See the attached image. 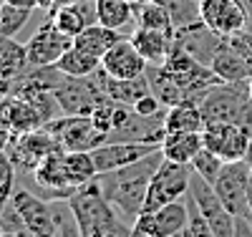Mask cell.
Listing matches in <instances>:
<instances>
[{
    "mask_svg": "<svg viewBox=\"0 0 252 237\" xmlns=\"http://www.w3.org/2000/svg\"><path fill=\"white\" fill-rule=\"evenodd\" d=\"M161 159H164L161 149H157V152H152L149 157H144V159H139L129 167L103 171V174H98L94 179L96 187L101 189V195L111 202V207L121 214V220L129 222L131 227H134L136 217L141 214V207H144V200H146V189H149L152 177L159 169Z\"/></svg>",
    "mask_w": 252,
    "mask_h": 237,
    "instance_id": "cell-1",
    "label": "cell"
},
{
    "mask_svg": "<svg viewBox=\"0 0 252 237\" xmlns=\"http://www.w3.org/2000/svg\"><path fill=\"white\" fill-rule=\"evenodd\" d=\"M66 202L76 217L81 237H131L134 235L131 225L121 220V214L101 195L96 182L76 189L71 200Z\"/></svg>",
    "mask_w": 252,
    "mask_h": 237,
    "instance_id": "cell-2",
    "label": "cell"
},
{
    "mask_svg": "<svg viewBox=\"0 0 252 237\" xmlns=\"http://www.w3.org/2000/svg\"><path fill=\"white\" fill-rule=\"evenodd\" d=\"M192 174H194L192 164H179V162H172V159L164 157L161 164H159V169L154 171L149 189H146V200H144L141 214L154 212V209H159L164 204L177 202L184 195H189Z\"/></svg>",
    "mask_w": 252,
    "mask_h": 237,
    "instance_id": "cell-3",
    "label": "cell"
},
{
    "mask_svg": "<svg viewBox=\"0 0 252 237\" xmlns=\"http://www.w3.org/2000/svg\"><path fill=\"white\" fill-rule=\"evenodd\" d=\"M46 129L58 139L61 149H66V152H94L96 146L109 141V136L101 129H96L91 116L83 114H63L61 119H51Z\"/></svg>",
    "mask_w": 252,
    "mask_h": 237,
    "instance_id": "cell-4",
    "label": "cell"
},
{
    "mask_svg": "<svg viewBox=\"0 0 252 237\" xmlns=\"http://www.w3.org/2000/svg\"><path fill=\"white\" fill-rule=\"evenodd\" d=\"M252 169L245 159L240 162H224L222 171L215 179V192L222 200V204L235 214V217H250V204H247V187H250Z\"/></svg>",
    "mask_w": 252,
    "mask_h": 237,
    "instance_id": "cell-5",
    "label": "cell"
},
{
    "mask_svg": "<svg viewBox=\"0 0 252 237\" xmlns=\"http://www.w3.org/2000/svg\"><path fill=\"white\" fill-rule=\"evenodd\" d=\"M187 227H189V207L182 200H177L154 212L139 214L131 230L139 237H177Z\"/></svg>",
    "mask_w": 252,
    "mask_h": 237,
    "instance_id": "cell-6",
    "label": "cell"
},
{
    "mask_svg": "<svg viewBox=\"0 0 252 237\" xmlns=\"http://www.w3.org/2000/svg\"><path fill=\"white\" fill-rule=\"evenodd\" d=\"M13 207L18 209L20 220L28 227V232L33 237H58V227H56V212L51 200L33 195L28 189H15L13 195Z\"/></svg>",
    "mask_w": 252,
    "mask_h": 237,
    "instance_id": "cell-7",
    "label": "cell"
},
{
    "mask_svg": "<svg viewBox=\"0 0 252 237\" xmlns=\"http://www.w3.org/2000/svg\"><path fill=\"white\" fill-rule=\"evenodd\" d=\"M56 149H61L58 139L48 132L46 126H40V129H35V132L13 136V141L8 146V154H10L18 171H35V167L51 152H56Z\"/></svg>",
    "mask_w": 252,
    "mask_h": 237,
    "instance_id": "cell-8",
    "label": "cell"
},
{
    "mask_svg": "<svg viewBox=\"0 0 252 237\" xmlns=\"http://www.w3.org/2000/svg\"><path fill=\"white\" fill-rule=\"evenodd\" d=\"M199 18L209 31L222 38L245 31L250 23L242 0H199Z\"/></svg>",
    "mask_w": 252,
    "mask_h": 237,
    "instance_id": "cell-9",
    "label": "cell"
},
{
    "mask_svg": "<svg viewBox=\"0 0 252 237\" xmlns=\"http://www.w3.org/2000/svg\"><path fill=\"white\" fill-rule=\"evenodd\" d=\"M204 136V146L212 149L215 154H220L224 162H240L247 154V146L252 134L247 132L245 126L232 124V121H215L207 124L202 129Z\"/></svg>",
    "mask_w": 252,
    "mask_h": 237,
    "instance_id": "cell-10",
    "label": "cell"
},
{
    "mask_svg": "<svg viewBox=\"0 0 252 237\" xmlns=\"http://www.w3.org/2000/svg\"><path fill=\"white\" fill-rule=\"evenodd\" d=\"M73 46V38L68 33H63L53 20L40 26L26 43V51H28V63L35 66H56L61 61V56L66 53Z\"/></svg>",
    "mask_w": 252,
    "mask_h": 237,
    "instance_id": "cell-11",
    "label": "cell"
},
{
    "mask_svg": "<svg viewBox=\"0 0 252 237\" xmlns=\"http://www.w3.org/2000/svg\"><path fill=\"white\" fill-rule=\"evenodd\" d=\"M33 179H35L38 189L43 192L40 197H46L51 202H66V200H71V195L76 192V187H73V182L68 177L66 162H63V149L51 152L43 162L35 167Z\"/></svg>",
    "mask_w": 252,
    "mask_h": 237,
    "instance_id": "cell-12",
    "label": "cell"
},
{
    "mask_svg": "<svg viewBox=\"0 0 252 237\" xmlns=\"http://www.w3.org/2000/svg\"><path fill=\"white\" fill-rule=\"evenodd\" d=\"M159 146H152V144H141V141H106L94 149V162H96V169L98 174L103 171H114V169H121V167H129L144 157H149L152 152H157Z\"/></svg>",
    "mask_w": 252,
    "mask_h": 237,
    "instance_id": "cell-13",
    "label": "cell"
},
{
    "mask_svg": "<svg viewBox=\"0 0 252 237\" xmlns=\"http://www.w3.org/2000/svg\"><path fill=\"white\" fill-rule=\"evenodd\" d=\"M174 43L177 46H182L187 53H192L199 63H204V66H209L215 58V53L220 51V46L224 43L222 35H217L215 31H209L202 18L194 20V23H187V26H179L177 33H174Z\"/></svg>",
    "mask_w": 252,
    "mask_h": 237,
    "instance_id": "cell-14",
    "label": "cell"
},
{
    "mask_svg": "<svg viewBox=\"0 0 252 237\" xmlns=\"http://www.w3.org/2000/svg\"><path fill=\"white\" fill-rule=\"evenodd\" d=\"M101 68L111 78H139V76L146 73V68H149V61L136 51L131 38H121L109 48V53L101 58Z\"/></svg>",
    "mask_w": 252,
    "mask_h": 237,
    "instance_id": "cell-15",
    "label": "cell"
},
{
    "mask_svg": "<svg viewBox=\"0 0 252 237\" xmlns=\"http://www.w3.org/2000/svg\"><path fill=\"white\" fill-rule=\"evenodd\" d=\"M131 43H134L136 51L146 61L154 63V66H159V63H164L166 56H169L174 35L164 33V31H157V28H141V26H136L134 33H131Z\"/></svg>",
    "mask_w": 252,
    "mask_h": 237,
    "instance_id": "cell-16",
    "label": "cell"
},
{
    "mask_svg": "<svg viewBox=\"0 0 252 237\" xmlns=\"http://www.w3.org/2000/svg\"><path fill=\"white\" fill-rule=\"evenodd\" d=\"M209 68H212L220 76V81H224V83H242V81H247L252 76V66L232 46H229L227 38H224V43L220 46V51L215 53L212 63H209Z\"/></svg>",
    "mask_w": 252,
    "mask_h": 237,
    "instance_id": "cell-17",
    "label": "cell"
},
{
    "mask_svg": "<svg viewBox=\"0 0 252 237\" xmlns=\"http://www.w3.org/2000/svg\"><path fill=\"white\" fill-rule=\"evenodd\" d=\"M204 149L202 132H166L161 141V154L179 164H192V159Z\"/></svg>",
    "mask_w": 252,
    "mask_h": 237,
    "instance_id": "cell-18",
    "label": "cell"
},
{
    "mask_svg": "<svg viewBox=\"0 0 252 237\" xmlns=\"http://www.w3.org/2000/svg\"><path fill=\"white\" fill-rule=\"evenodd\" d=\"M101 81H103V89H106V96L111 101H119V103H126V106H134L144 94L152 91L146 73L139 76V78H111L101 68Z\"/></svg>",
    "mask_w": 252,
    "mask_h": 237,
    "instance_id": "cell-19",
    "label": "cell"
},
{
    "mask_svg": "<svg viewBox=\"0 0 252 237\" xmlns=\"http://www.w3.org/2000/svg\"><path fill=\"white\" fill-rule=\"evenodd\" d=\"M134 20L141 28H157V31H164L169 35L177 33V23H174L169 8L161 5L159 0H136L134 3Z\"/></svg>",
    "mask_w": 252,
    "mask_h": 237,
    "instance_id": "cell-20",
    "label": "cell"
},
{
    "mask_svg": "<svg viewBox=\"0 0 252 237\" xmlns=\"http://www.w3.org/2000/svg\"><path fill=\"white\" fill-rule=\"evenodd\" d=\"M116 40H121V33H119V31L96 23V26L83 28V31L73 38V46L81 48V51H86V53H91V56H96V58H103Z\"/></svg>",
    "mask_w": 252,
    "mask_h": 237,
    "instance_id": "cell-21",
    "label": "cell"
},
{
    "mask_svg": "<svg viewBox=\"0 0 252 237\" xmlns=\"http://www.w3.org/2000/svg\"><path fill=\"white\" fill-rule=\"evenodd\" d=\"M146 78H149L152 91L159 96V101L166 106V109H169V106H177V103H184V101H187L184 89L174 81V76L166 71L161 63H159V66L149 63V68H146Z\"/></svg>",
    "mask_w": 252,
    "mask_h": 237,
    "instance_id": "cell-22",
    "label": "cell"
},
{
    "mask_svg": "<svg viewBox=\"0 0 252 237\" xmlns=\"http://www.w3.org/2000/svg\"><path fill=\"white\" fill-rule=\"evenodd\" d=\"M164 126H166V132H202L207 126V121H204L199 103L184 101V103H177V106L166 109Z\"/></svg>",
    "mask_w": 252,
    "mask_h": 237,
    "instance_id": "cell-23",
    "label": "cell"
},
{
    "mask_svg": "<svg viewBox=\"0 0 252 237\" xmlns=\"http://www.w3.org/2000/svg\"><path fill=\"white\" fill-rule=\"evenodd\" d=\"M28 63V51L23 43H18L13 35H0V81L18 78L26 71Z\"/></svg>",
    "mask_w": 252,
    "mask_h": 237,
    "instance_id": "cell-24",
    "label": "cell"
},
{
    "mask_svg": "<svg viewBox=\"0 0 252 237\" xmlns=\"http://www.w3.org/2000/svg\"><path fill=\"white\" fill-rule=\"evenodd\" d=\"M56 66L66 73V76H73V78H86V76H94L98 68H101V58L81 51L76 46H71L66 53L61 56V61Z\"/></svg>",
    "mask_w": 252,
    "mask_h": 237,
    "instance_id": "cell-25",
    "label": "cell"
},
{
    "mask_svg": "<svg viewBox=\"0 0 252 237\" xmlns=\"http://www.w3.org/2000/svg\"><path fill=\"white\" fill-rule=\"evenodd\" d=\"M134 20V3L131 0H98V23L121 31Z\"/></svg>",
    "mask_w": 252,
    "mask_h": 237,
    "instance_id": "cell-26",
    "label": "cell"
},
{
    "mask_svg": "<svg viewBox=\"0 0 252 237\" xmlns=\"http://www.w3.org/2000/svg\"><path fill=\"white\" fill-rule=\"evenodd\" d=\"M31 13H33V8H20V5L5 3L3 13H0V35L15 38V33H20V28L31 20Z\"/></svg>",
    "mask_w": 252,
    "mask_h": 237,
    "instance_id": "cell-27",
    "label": "cell"
},
{
    "mask_svg": "<svg viewBox=\"0 0 252 237\" xmlns=\"http://www.w3.org/2000/svg\"><path fill=\"white\" fill-rule=\"evenodd\" d=\"M51 20L63 33H68L71 38H76L83 28H86V23H83V18H81V13L73 3L71 5H58L56 10H51Z\"/></svg>",
    "mask_w": 252,
    "mask_h": 237,
    "instance_id": "cell-28",
    "label": "cell"
},
{
    "mask_svg": "<svg viewBox=\"0 0 252 237\" xmlns=\"http://www.w3.org/2000/svg\"><path fill=\"white\" fill-rule=\"evenodd\" d=\"M222 167H224V159L220 157V154H215L212 149H202V152L192 159V169H194V174H199L202 179H207L209 184H215V179H217V174L222 171Z\"/></svg>",
    "mask_w": 252,
    "mask_h": 237,
    "instance_id": "cell-29",
    "label": "cell"
},
{
    "mask_svg": "<svg viewBox=\"0 0 252 237\" xmlns=\"http://www.w3.org/2000/svg\"><path fill=\"white\" fill-rule=\"evenodd\" d=\"M15 164L10 159L8 152L0 154V214H3V209L10 204L13 195H15Z\"/></svg>",
    "mask_w": 252,
    "mask_h": 237,
    "instance_id": "cell-30",
    "label": "cell"
},
{
    "mask_svg": "<svg viewBox=\"0 0 252 237\" xmlns=\"http://www.w3.org/2000/svg\"><path fill=\"white\" fill-rule=\"evenodd\" d=\"M159 3L169 8L177 28L199 20V0H159Z\"/></svg>",
    "mask_w": 252,
    "mask_h": 237,
    "instance_id": "cell-31",
    "label": "cell"
},
{
    "mask_svg": "<svg viewBox=\"0 0 252 237\" xmlns=\"http://www.w3.org/2000/svg\"><path fill=\"white\" fill-rule=\"evenodd\" d=\"M89 116L96 124V129H101V132L109 136L114 132V126H116V101H111V99L101 101L98 106H94V111Z\"/></svg>",
    "mask_w": 252,
    "mask_h": 237,
    "instance_id": "cell-32",
    "label": "cell"
},
{
    "mask_svg": "<svg viewBox=\"0 0 252 237\" xmlns=\"http://www.w3.org/2000/svg\"><path fill=\"white\" fill-rule=\"evenodd\" d=\"M134 111L141 114V116H149V119H164L166 106L159 101V96H157L154 91H149V94H144V96L134 103Z\"/></svg>",
    "mask_w": 252,
    "mask_h": 237,
    "instance_id": "cell-33",
    "label": "cell"
},
{
    "mask_svg": "<svg viewBox=\"0 0 252 237\" xmlns=\"http://www.w3.org/2000/svg\"><path fill=\"white\" fill-rule=\"evenodd\" d=\"M227 43L252 66V31H250V28H245V31H240V33H232V35L227 38Z\"/></svg>",
    "mask_w": 252,
    "mask_h": 237,
    "instance_id": "cell-34",
    "label": "cell"
},
{
    "mask_svg": "<svg viewBox=\"0 0 252 237\" xmlns=\"http://www.w3.org/2000/svg\"><path fill=\"white\" fill-rule=\"evenodd\" d=\"M235 232H237V237H252V220L250 217H235Z\"/></svg>",
    "mask_w": 252,
    "mask_h": 237,
    "instance_id": "cell-35",
    "label": "cell"
},
{
    "mask_svg": "<svg viewBox=\"0 0 252 237\" xmlns=\"http://www.w3.org/2000/svg\"><path fill=\"white\" fill-rule=\"evenodd\" d=\"M10 141H13V132H10L8 126H3V124H0V154H3V152H8Z\"/></svg>",
    "mask_w": 252,
    "mask_h": 237,
    "instance_id": "cell-36",
    "label": "cell"
},
{
    "mask_svg": "<svg viewBox=\"0 0 252 237\" xmlns=\"http://www.w3.org/2000/svg\"><path fill=\"white\" fill-rule=\"evenodd\" d=\"M5 3H10V5H20V8H38V0H5Z\"/></svg>",
    "mask_w": 252,
    "mask_h": 237,
    "instance_id": "cell-37",
    "label": "cell"
},
{
    "mask_svg": "<svg viewBox=\"0 0 252 237\" xmlns=\"http://www.w3.org/2000/svg\"><path fill=\"white\" fill-rule=\"evenodd\" d=\"M3 237H33V235L28 230H5Z\"/></svg>",
    "mask_w": 252,
    "mask_h": 237,
    "instance_id": "cell-38",
    "label": "cell"
},
{
    "mask_svg": "<svg viewBox=\"0 0 252 237\" xmlns=\"http://www.w3.org/2000/svg\"><path fill=\"white\" fill-rule=\"evenodd\" d=\"M245 162L250 164V169H252V139H250V146H247V154H245Z\"/></svg>",
    "mask_w": 252,
    "mask_h": 237,
    "instance_id": "cell-39",
    "label": "cell"
},
{
    "mask_svg": "<svg viewBox=\"0 0 252 237\" xmlns=\"http://www.w3.org/2000/svg\"><path fill=\"white\" fill-rule=\"evenodd\" d=\"M247 204H250V214H252V177H250V187H247Z\"/></svg>",
    "mask_w": 252,
    "mask_h": 237,
    "instance_id": "cell-40",
    "label": "cell"
},
{
    "mask_svg": "<svg viewBox=\"0 0 252 237\" xmlns=\"http://www.w3.org/2000/svg\"><path fill=\"white\" fill-rule=\"evenodd\" d=\"M245 86H247V94H250V99H252V76L245 81Z\"/></svg>",
    "mask_w": 252,
    "mask_h": 237,
    "instance_id": "cell-41",
    "label": "cell"
},
{
    "mask_svg": "<svg viewBox=\"0 0 252 237\" xmlns=\"http://www.w3.org/2000/svg\"><path fill=\"white\" fill-rule=\"evenodd\" d=\"M3 235H5V227H3V225H0V237H3Z\"/></svg>",
    "mask_w": 252,
    "mask_h": 237,
    "instance_id": "cell-42",
    "label": "cell"
},
{
    "mask_svg": "<svg viewBox=\"0 0 252 237\" xmlns=\"http://www.w3.org/2000/svg\"><path fill=\"white\" fill-rule=\"evenodd\" d=\"M3 5H5V0H0V13H3Z\"/></svg>",
    "mask_w": 252,
    "mask_h": 237,
    "instance_id": "cell-43",
    "label": "cell"
},
{
    "mask_svg": "<svg viewBox=\"0 0 252 237\" xmlns=\"http://www.w3.org/2000/svg\"><path fill=\"white\" fill-rule=\"evenodd\" d=\"M0 86H3V81H0Z\"/></svg>",
    "mask_w": 252,
    "mask_h": 237,
    "instance_id": "cell-44",
    "label": "cell"
}]
</instances>
